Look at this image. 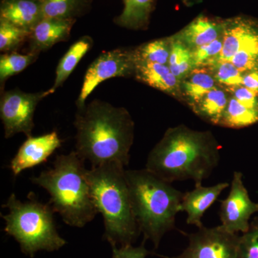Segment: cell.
Masks as SVG:
<instances>
[{
  "mask_svg": "<svg viewBox=\"0 0 258 258\" xmlns=\"http://www.w3.org/2000/svg\"><path fill=\"white\" fill-rule=\"evenodd\" d=\"M76 152L91 167L130 161L134 124L128 111L108 102L93 100L76 115Z\"/></svg>",
  "mask_w": 258,
  "mask_h": 258,
  "instance_id": "cell-1",
  "label": "cell"
},
{
  "mask_svg": "<svg viewBox=\"0 0 258 258\" xmlns=\"http://www.w3.org/2000/svg\"><path fill=\"white\" fill-rule=\"evenodd\" d=\"M219 163L218 148L210 134L181 126L166 132L149 153L145 169L167 182L202 184Z\"/></svg>",
  "mask_w": 258,
  "mask_h": 258,
  "instance_id": "cell-2",
  "label": "cell"
},
{
  "mask_svg": "<svg viewBox=\"0 0 258 258\" xmlns=\"http://www.w3.org/2000/svg\"><path fill=\"white\" fill-rule=\"evenodd\" d=\"M84 162L73 151L57 156L51 169L30 178L33 184L49 193L48 203L64 223L80 228L92 221L98 213Z\"/></svg>",
  "mask_w": 258,
  "mask_h": 258,
  "instance_id": "cell-3",
  "label": "cell"
},
{
  "mask_svg": "<svg viewBox=\"0 0 258 258\" xmlns=\"http://www.w3.org/2000/svg\"><path fill=\"white\" fill-rule=\"evenodd\" d=\"M125 174L139 230L157 249L164 235L175 228L184 193L147 169L125 170Z\"/></svg>",
  "mask_w": 258,
  "mask_h": 258,
  "instance_id": "cell-4",
  "label": "cell"
},
{
  "mask_svg": "<svg viewBox=\"0 0 258 258\" xmlns=\"http://www.w3.org/2000/svg\"><path fill=\"white\" fill-rule=\"evenodd\" d=\"M93 202L103 216V237L111 246L132 244L141 233L134 216L123 166L116 164L88 169Z\"/></svg>",
  "mask_w": 258,
  "mask_h": 258,
  "instance_id": "cell-5",
  "label": "cell"
},
{
  "mask_svg": "<svg viewBox=\"0 0 258 258\" xmlns=\"http://www.w3.org/2000/svg\"><path fill=\"white\" fill-rule=\"evenodd\" d=\"M3 208L9 210L8 215H1L6 222L5 232L14 237L26 255L33 257L40 250H58L67 243L56 229L52 207L39 201L35 193H29L25 202L12 194Z\"/></svg>",
  "mask_w": 258,
  "mask_h": 258,
  "instance_id": "cell-6",
  "label": "cell"
},
{
  "mask_svg": "<svg viewBox=\"0 0 258 258\" xmlns=\"http://www.w3.org/2000/svg\"><path fill=\"white\" fill-rule=\"evenodd\" d=\"M52 94L50 89L37 93H25L12 90L3 93L0 101V116L4 125L5 137L10 139L15 134L23 133L32 137L34 114L38 103Z\"/></svg>",
  "mask_w": 258,
  "mask_h": 258,
  "instance_id": "cell-7",
  "label": "cell"
},
{
  "mask_svg": "<svg viewBox=\"0 0 258 258\" xmlns=\"http://www.w3.org/2000/svg\"><path fill=\"white\" fill-rule=\"evenodd\" d=\"M135 50L117 48L103 52L90 64L76 101L78 108L86 106L88 97L103 81L113 78L128 77L135 73Z\"/></svg>",
  "mask_w": 258,
  "mask_h": 258,
  "instance_id": "cell-8",
  "label": "cell"
},
{
  "mask_svg": "<svg viewBox=\"0 0 258 258\" xmlns=\"http://www.w3.org/2000/svg\"><path fill=\"white\" fill-rule=\"evenodd\" d=\"M194 233L188 234L189 244L176 257L163 258H237L240 236L225 230L221 225L203 226Z\"/></svg>",
  "mask_w": 258,
  "mask_h": 258,
  "instance_id": "cell-9",
  "label": "cell"
},
{
  "mask_svg": "<svg viewBox=\"0 0 258 258\" xmlns=\"http://www.w3.org/2000/svg\"><path fill=\"white\" fill-rule=\"evenodd\" d=\"M242 178L240 171L234 172L228 196L220 202V225L235 234L247 232L251 217L258 212V204L249 198Z\"/></svg>",
  "mask_w": 258,
  "mask_h": 258,
  "instance_id": "cell-10",
  "label": "cell"
},
{
  "mask_svg": "<svg viewBox=\"0 0 258 258\" xmlns=\"http://www.w3.org/2000/svg\"><path fill=\"white\" fill-rule=\"evenodd\" d=\"M61 145L62 140L55 131L40 137H28L10 162L13 175L18 176L25 169L45 162Z\"/></svg>",
  "mask_w": 258,
  "mask_h": 258,
  "instance_id": "cell-11",
  "label": "cell"
},
{
  "mask_svg": "<svg viewBox=\"0 0 258 258\" xmlns=\"http://www.w3.org/2000/svg\"><path fill=\"white\" fill-rule=\"evenodd\" d=\"M76 19L42 18L30 31L29 52L40 54L58 42L67 41Z\"/></svg>",
  "mask_w": 258,
  "mask_h": 258,
  "instance_id": "cell-12",
  "label": "cell"
},
{
  "mask_svg": "<svg viewBox=\"0 0 258 258\" xmlns=\"http://www.w3.org/2000/svg\"><path fill=\"white\" fill-rule=\"evenodd\" d=\"M228 186L227 182H220L211 186L195 184V189L184 193L180 212H186V223L196 226L198 228L203 227L202 218L204 214Z\"/></svg>",
  "mask_w": 258,
  "mask_h": 258,
  "instance_id": "cell-13",
  "label": "cell"
},
{
  "mask_svg": "<svg viewBox=\"0 0 258 258\" xmlns=\"http://www.w3.org/2000/svg\"><path fill=\"white\" fill-rule=\"evenodd\" d=\"M257 35L258 23L252 19L238 17L223 21V47L215 62L230 61Z\"/></svg>",
  "mask_w": 258,
  "mask_h": 258,
  "instance_id": "cell-14",
  "label": "cell"
},
{
  "mask_svg": "<svg viewBox=\"0 0 258 258\" xmlns=\"http://www.w3.org/2000/svg\"><path fill=\"white\" fill-rule=\"evenodd\" d=\"M40 0H2L0 20L31 31L42 19Z\"/></svg>",
  "mask_w": 258,
  "mask_h": 258,
  "instance_id": "cell-15",
  "label": "cell"
},
{
  "mask_svg": "<svg viewBox=\"0 0 258 258\" xmlns=\"http://www.w3.org/2000/svg\"><path fill=\"white\" fill-rule=\"evenodd\" d=\"M134 76L151 87L169 94L177 95L181 81L171 73L168 64L136 60Z\"/></svg>",
  "mask_w": 258,
  "mask_h": 258,
  "instance_id": "cell-16",
  "label": "cell"
},
{
  "mask_svg": "<svg viewBox=\"0 0 258 258\" xmlns=\"http://www.w3.org/2000/svg\"><path fill=\"white\" fill-rule=\"evenodd\" d=\"M222 34L223 21L217 22L200 15L174 37L193 50L215 41Z\"/></svg>",
  "mask_w": 258,
  "mask_h": 258,
  "instance_id": "cell-17",
  "label": "cell"
},
{
  "mask_svg": "<svg viewBox=\"0 0 258 258\" xmlns=\"http://www.w3.org/2000/svg\"><path fill=\"white\" fill-rule=\"evenodd\" d=\"M93 43L91 37L83 36L70 47L57 64L55 81L50 88L52 93H55L56 90L61 87L66 80L69 79L70 75L72 74L80 61L91 48Z\"/></svg>",
  "mask_w": 258,
  "mask_h": 258,
  "instance_id": "cell-18",
  "label": "cell"
},
{
  "mask_svg": "<svg viewBox=\"0 0 258 258\" xmlns=\"http://www.w3.org/2000/svg\"><path fill=\"white\" fill-rule=\"evenodd\" d=\"M211 71L205 67L196 68L183 80L182 91L191 107L198 104L205 95L216 86Z\"/></svg>",
  "mask_w": 258,
  "mask_h": 258,
  "instance_id": "cell-19",
  "label": "cell"
},
{
  "mask_svg": "<svg viewBox=\"0 0 258 258\" xmlns=\"http://www.w3.org/2000/svg\"><path fill=\"white\" fill-rule=\"evenodd\" d=\"M229 99L223 90L215 87L209 91L192 108L197 114L205 120L219 125L225 113Z\"/></svg>",
  "mask_w": 258,
  "mask_h": 258,
  "instance_id": "cell-20",
  "label": "cell"
},
{
  "mask_svg": "<svg viewBox=\"0 0 258 258\" xmlns=\"http://www.w3.org/2000/svg\"><path fill=\"white\" fill-rule=\"evenodd\" d=\"M154 0H123L124 8L115 23L128 28H139L149 20Z\"/></svg>",
  "mask_w": 258,
  "mask_h": 258,
  "instance_id": "cell-21",
  "label": "cell"
},
{
  "mask_svg": "<svg viewBox=\"0 0 258 258\" xmlns=\"http://www.w3.org/2000/svg\"><path fill=\"white\" fill-rule=\"evenodd\" d=\"M257 121L258 110L244 106L232 96L229 99L225 113L219 125L230 128H242L254 124Z\"/></svg>",
  "mask_w": 258,
  "mask_h": 258,
  "instance_id": "cell-22",
  "label": "cell"
},
{
  "mask_svg": "<svg viewBox=\"0 0 258 258\" xmlns=\"http://www.w3.org/2000/svg\"><path fill=\"white\" fill-rule=\"evenodd\" d=\"M171 40V53L169 66L171 73L179 81H183L191 73L194 67L191 50L175 37Z\"/></svg>",
  "mask_w": 258,
  "mask_h": 258,
  "instance_id": "cell-23",
  "label": "cell"
},
{
  "mask_svg": "<svg viewBox=\"0 0 258 258\" xmlns=\"http://www.w3.org/2000/svg\"><path fill=\"white\" fill-rule=\"evenodd\" d=\"M39 53L28 52L20 54L17 52H7L0 56V82L4 84L11 76L21 73L38 58Z\"/></svg>",
  "mask_w": 258,
  "mask_h": 258,
  "instance_id": "cell-24",
  "label": "cell"
},
{
  "mask_svg": "<svg viewBox=\"0 0 258 258\" xmlns=\"http://www.w3.org/2000/svg\"><path fill=\"white\" fill-rule=\"evenodd\" d=\"M43 18L75 19L86 0H40Z\"/></svg>",
  "mask_w": 258,
  "mask_h": 258,
  "instance_id": "cell-25",
  "label": "cell"
},
{
  "mask_svg": "<svg viewBox=\"0 0 258 258\" xmlns=\"http://www.w3.org/2000/svg\"><path fill=\"white\" fill-rule=\"evenodd\" d=\"M171 40L160 39L147 42L135 49L136 60L162 64L169 63Z\"/></svg>",
  "mask_w": 258,
  "mask_h": 258,
  "instance_id": "cell-26",
  "label": "cell"
},
{
  "mask_svg": "<svg viewBox=\"0 0 258 258\" xmlns=\"http://www.w3.org/2000/svg\"><path fill=\"white\" fill-rule=\"evenodd\" d=\"M30 34L29 30L0 20V51L5 53L15 52L28 41Z\"/></svg>",
  "mask_w": 258,
  "mask_h": 258,
  "instance_id": "cell-27",
  "label": "cell"
},
{
  "mask_svg": "<svg viewBox=\"0 0 258 258\" xmlns=\"http://www.w3.org/2000/svg\"><path fill=\"white\" fill-rule=\"evenodd\" d=\"M208 67L216 82L229 90L242 86L243 74L230 61H219Z\"/></svg>",
  "mask_w": 258,
  "mask_h": 258,
  "instance_id": "cell-28",
  "label": "cell"
},
{
  "mask_svg": "<svg viewBox=\"0 0 258 258\" xmlns=\"http://www.w3.org/2000/svg\"><path fill=\"white\" fill-rule=\"evenodd\" d=\"M230 62L242 74L258 69V35L235 54Z\"/></svg>",
  "mask_w": 258,
  "mask_h": 258,
  "instance_id": "cell-29",
  "label": "cell"
},
{
  "mask_svg": "<svg viewBox=\"0 0 258 258\" xmlns=\"http://www.w3.org/2000/svg\"><path fill=\"white\" fill-rule=\"evenodd\" d=\"M223 47V34L215 41L191 50L195 69L207 67L216 61Z\"/></svg>",
  "mask_w": 258,
  "mask_h": 258,
  "instance_id": "cell-30",
  "label": "cell"
},
{
  "mask_svg": "<svg viewBox=\"0 0 258 258\" xmlns=\"http://www.w3.org/2000/svg\"><path fill=\"white\" fill-rule=\"evenodd\" d=\"M237 258H258V217L250 222L248 230L240 236Z\"/></svg>",
  "mask_w": 258,
  "mask_h": 258,
  "instance_id": "cell-31",
  "label": "cell"
},
{
  "mask_svg": "<svg viewBox=\"0 0 258 258\" xmlns=\"http://www.w3.org/2000/svg\"><path fill=\"white\" fill-rule=\"evenodd\" d=\"M141 244L139 247H134L132 244H127V245L111 246L113 253H112V258H146L147 255L151 254L148 249H146L144 243Z\"/></svg>",
  "mask_w": 258,
  "mask_h": 258,
  "instance_id": "cell-32",
  "label": "cell"
},
{
  "mask_svg": "<svg viewBox=\"0 0 258 258\" xmlns=\"http://www.w3.org/2000/svg\"><path fill=\"white\" fill-rule=\"evenodd\" d=\"M230 91L233 93V97L244 106L258 110V94L252 90L243 86H237Z\"/></svg>",
  "mask_w": 258,
  "mask_h": 258,
  "instance_id": "cell-33",
  "label": "cell"
},
{
  "mask_svg": "<svg viewBox=\"0 0 258 258\" xmlns=\"http://www.w3.org/2000/svg\"><path fill=\"white\" fill-rule=\"evenodd\" d=\"M242 86L252 90L258 94V69L244 73Z\"/></svg>",
  "mask_w": 258,
  "mask_h": 258,
  "instance_id": "cell-34",
  "label": "cell"
},
{
  "mask_svg": "<svg viewBox=\"0 0 258 258\" xmlns=\"http://www.w3.org/2000/svg\"><path fill=\"white\" fill-rule=\"evenodd\" d=\"M185 1H186V2H190V1H193V0H185Z\"/></svg>",
  "mask_w": 258,
  "mask_h": 258,
  "instance_id": "cell-35",
  "label": "cell"
}]
</instances>
